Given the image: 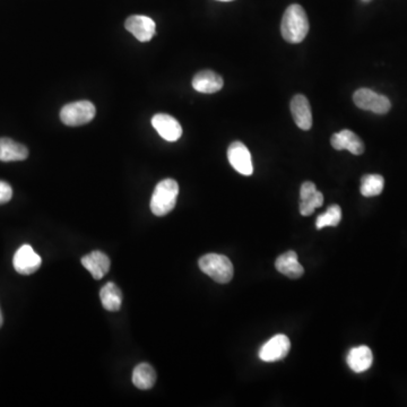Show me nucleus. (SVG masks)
I'll return each instance as SVG.
<instances>
[{
    "label": "nucleus",
    "instance_id": "f257e3e1",
    "mask_svg": "<svg viewBox=\"0 0 407 407\" xmlns=\"http://www.w3.org/2000/svg\"><path fill=\"white\" fill-rule=\"evenodd\" d=\"M281 32L288 43H300L309 33V19L302 6L293 3L285 10Z\"/></svg>",
    "mask_w": 407,
    "mask_h": 407
},
{
    "label": "nucleus",
    "instance_id": "f03ea898",
    "mask_svg": "<svg viewBox=\"0 0 407 407\" xmlns=\"http://www.w3.org/2000/svg\"><path fill=\"white\" fill-rule=\"evenodd\" d=\"M179 184L173 179H164L157 184L150 198V211L157 216H166L177 204Z\"/></svg>",
    "mask_w": 407,
    "mask_h": 407
},
{
    "label": "nucleus",
    "instance_id": "7ed1b4c3",
    "mask_svg": "<svg viewBox=\"0 0 407 407\" xmlns=\"http://www.w3.org/2000/svg\"><path fill=\"white\" fill-rule=\"evenodd\" d=\"M198 265L202 272L220 284L230 282L234 274L232 263L223 254H205L199 259Z\"/></svg>",
    "mask_w": 407,
    "mask_h": 407
},
{
    "label": "nucleus",
    "instance_id": "20e7f679",
    "mask_svg": "<svg viewBox=\"0 0 407 407\" xmlns=\"http://www.w3.org/2000/svg\"><path fill=\"white\" fill-rule=\"evenodd\" d=\"M96 109L92 102L77 101L64 105L60 111V119L66 125L77 127L91 123L94 119Z\"/></svg>",
    "mask_w": 407,
    "mask_h": 407
},
{
    "label": "nucleus",
    "instance_id": "39448f33",
    "mask_svg": "<svg viewBox=\"0 0 407 407\" xmlns=\"http://www.w3.org/2000/svg\"><path fill=\"white\" fill-rule=\"evenodd\" d=\"M355 105L362 110L371 111L376 114H386L392 103L385 95L378 94L369 89H360L353 95Z\"/></svg>",
    "mask_w": 407,
    "mask_h": 407
},
{
    "label": "nucleus",
    "instance_id": "423d86ee",
    "mask_svg": "<svg viewBox=\"0 0 407 407\" xmlns=\"http://www.w3.org/2000/svg\"><path fill=\"white\" fill-rule=\"evenodd\" d=\"M41 263L42 259L30 245H21L12 258L14 268L21 275H31L40 268Z\"/></svg>",
    "mask_w": 407,
    "mask_h": 407
},
{
    "label": "nucleus",
    "instance_id": "0eeeda50",
    "mask_svg": "<svg viewBox=\"0 0 407 407\" xmlns=\"http://www.w3.org/2000/svg\"><path fill=\"white\" fill-rule=\"evenodd\" d=\"M291 342L288 336L279 334L272 337L266 344L261 346L259 358L263 362L279 361L290 352Z\"/></svg>",
    "mask_w": 407,
    "mask_h": 407
},
{
    "label": "nucleus",
    "instance_id": "6e6552de",
    "mask_svg": "<svg viewBox=\"0 0 407 407\" xmlns=\"http://www.w3.org/2000/svg\"><path fill=\"white\" fill-rule=\"evenodd\" d=\"M227 159L232 168L242 175H251L254 172L252 159L248 148L240 141H234L227 150Z\"/></svg>",
    "mask_w": 407,
    "mask_h": 407
},
{
    "label": "nucleus",
    "instance_id": "1a4fd4ad",
    "mask_svg": "<svg viewBox=\"0 0 407 407\" xmlns=\"http://www.w3.org/2000/svg\"><path fill=\"white\" fill-rule=\"evenodd\" d=\"M127 31L134 35L141 42H148L155 35V21L144 15L130 16L125 21Z\"/></svg>",
    "mask_w": 407,
    "mask_h": 407
},
{
    "label": "nucleus",
    "instance_id": "9d476101",
    "mask_svg": "<svg viewBox=\"0 0 407 407\" xmlns=\"http://www.w3.org/2000/svg\"><path fill=\"white\" fill-rule=\"evenodd\" d=\"M152 125L159 135L168 141H177L182 136V127L173 116L157 114L152 118Z\"/></svg>",
    "mask_w": 407,
    "mask_h": 407
},
{
    "label": "nucleus",
    "instance_id": "9b49d317",
    "mask_svg": "<svg viewBox=\"0 0 407 407\" xmlns=\"http://www.w3.org/2000/svg\"><path fill=\"white\" fill-rule=\"evenodd\" d=\"M331 143L335 150H347L354 155H361L365 152V144L361 138L349 129H343L331 136Z\"/></svg>",
    "mask_w": 407,
    "mask_h": 407
},
{
    "label": "nucleus",
    "instance_id": "f8f14e48",
    "mask_svg": "<svg viewBox=\"0 0 407 407\" xmlns=\"http://www.w3.org/2000/svg\"><path fill=\"white\" fill-rule=\"evenodd\" d=\"M291 112L294 121L302 130H309L313 127V114L308 98L302 94H297L292 98Z\"/></svg>",
    "mask_w": 407,
    "mask_h": 407
},
{
    "label": "nucleus",
    "instance_id": "ddd939ff",
    "mask_svg": "<svg viewBox=\"0 0 407 407\" xmlns=\"http://www.w3.org/2000/svg\"><path fill=\"white\" fill-rule=\"evenodd\" d=\"M82 263L95 279H102L110 270V258L105 252L94 250L82 258Z\"/></svg>",
    "mask_w": 407,
    "mask_h": 407
},
{
    "label": "nucleus",
    "instance_id": "4468645a",
    "mask_svg": "<svg viewBox=\"0 0 407 407\" xmlns=\"http://www.w3.org/2000/svg\"><path fill=\"white\" fill-rule=\"evenodd\" d=\"M223 78L211 71H202L193 77V87L195 91L204 94H213L223 89Z\"/></svg>",
    "mask_w": 407,
    "mask_h": 407
},
{
    "label": "nucleus",
    "instance_id": "2eb2a0df",
    "mask_svg": "<svg viewBox=\"0 0 407 407\" xmlns=\"http://www.w3.org/2000/svg\"><path fill=\"white\" fill-rule=\"evenodd\" d=\"M346 362L349 365V369L354 371L356 374L365 372L367 369H370L374 362V354L367 346L361 345L358 347H353L347 354Z\"/></svg>",
    "mask_w": 407,
    "mask_h": 407
},
{
    "label": "nucleus",
    "instance_id": "dca6fc26",
    "mask_svg": "<svg viewBox=\"0 0 407 407\" xmlns=\"http://www.w3.org/2000/svg\"><path fill=\"white\" fill-rule=\"evenodd\" d=\"M275 267L276 270L283 275L288 276V279H299L304 272L302 265L297 261V252L292 250L281 254L276 259Z\"/></svg>",
    "mask_w": 407,
    "mask_h": 407
},
{
    "label": "nucleus",
    "instance_id": "f3484780",
    "mask_svg": "<svg viewBox=\"0 0 407 407\" xmlns=\"http://www.w3.org/2000/svg\"><path fill=\"white\" fill-rule=\"evenodd\" d=\"M28 150L10 138H0V161L15 162L28 159Z\"/></svg>",
    "mask_w": 407,
    "mask_h": 407
},
{
    "label": "nucleus",
    "instance_id": "a211bd4d",
    "mask_svg": "<svg viewBox=\"0 0 407 407\" xmlns=\"http://www.w3.org/2000/svg\"><path fill=\"white\" fill-rule=\"evenodd\" d=\"M157 381V372L148 363H139L132 371V383L141 390L153 388Z\"/></svg>",
    "mask_w": 407,
    "mask_h": 407
},
{
    "label": "nucleus",
    "instance_id": "6ab92c4d",
    "mask_svg": "<svg viewBox=\"0 0 407 407\" xmlns=\"http://www.w3.org/2000/svg\"><path fill=\"white\" fill-rule=\"evenodd\" d=\"M102 306L107 311H119L123 304V292L114 283L109 282L100 291Z\"/></svg>",
    "mask_w": 407,
    "mask_h": 407
},
{
    "label": "nucleus",
    "instance_id": "aec40b11",
    "mask_svg": "<svg viewBox=\"0 0 407 407\" xmlns=\"http://www.w3.org/2000/svg\"><path fill=\"white\" fill-rule=\"evenodd\" d=\"M385 180L380 175H365L361 179L360 191L365 197L378 196L383 193Z\"/></svg>",
    "mask_w": 407,
    "mask_h": 407
},
{
    "label": "nucleus",
    "instance_id": "412c9836",
    "mask_svg": "<svg viewBox=\"0 0 407 407\" xmlns=\"http://www.w3.org/2000/svg\"><path fill=\"white\" fill-rule=\"evenodd\" d=\"M342 220V209L338 205H331L327 211L319 215L315 220V227L322 230L324 227H337Z\"/></svg>",
    "mask_w": 407,
    "mask_h": 407
},
{
    "label": "nucleus",
    "instance_id": "4be33fe9",
    "mask_svg": "<svg viewBox=\"0 0 407 407\" xmlns=\"http://www.w3.org/2000/svg\"><path fill=\"white\" fill-rule=\"evenodd\" d=\"M324 204V196L320 191H315L313 196L306 199V200H301L300 202V213L303 216H309L313 214L315 209L322 207Z\"/></svg>",
    "mask_w": 407,
    "mask_h": 407
},
{
    "label": "nucleus",
    "instance_id": "5701e85b",
    "mask_svg": "<svg viewBox=\"0 0 407 407\" xmlns=\"http://www.w3.org/2000/svg\"><path fill=\"white\" fill-rule=\"evenodd\" d=\"M12 197V189L10 184L0 180V205L10 202Z\"/></svg>",
    "mask_w": 407,
    "mask_h": 407
},
{
    "label": "nucleus",
    "instance_id": "b1692460",
    "mask_svg": "<svg viewBox=\"0 0 407 407\" xmlns=\"http://www.w3.org/2000/svg\"><path fill=\"white\" fill-rule=\"evenodd\" d=\"M315 191H317V188H315V184H313V182H310V181H306V182H304V184L301 186V200H306V199L313 196Z\"/></svg>",
    "mask_w": 407,
    "mask_h": 407
},
{
    "label": "nucleus",
    "instance_id": "393cba45",
    "mask_svg": "<svg viewBox=\"0 0 407 407\" xmlns=\"http://www.w3.org/2000/svg\"><path fill=\"white\" fill-rule=\"evenodd\" d=\"M3 313H1V310H0V328L3 326Z\"/></svg>",
    "mask_w": 407,
    "mask_h": 407
},
{
    "label": "nucleus",
    "instance_id": "a878e982",
    "mask_svg": "<svg viewBox=\"0 0 407 407\" xmlns=\"http://www.w3.org/2000/svg\"><path fill=\"white\" fill-rule=\"evenodd\" d=\"M362 1H363V3H369L371 0H362Z\"/></svg>",
    "mask_w": 407,
    "mask_h": 407
},
{
    "label": "nucleus",
    "instance_id": "bb28decb",
    "mask_svg": "<svg viewBox=\"0 0 407 407\" xmlns=\"http://www.w3.org/2000/svg\"><path fill=\"white\" fill-rule=\"evenodd\" d=\"M218 1H232V0H218Z\"/></svg>",
    "mask_w": 407,
    "mask_h": 407
}]
</instances>
